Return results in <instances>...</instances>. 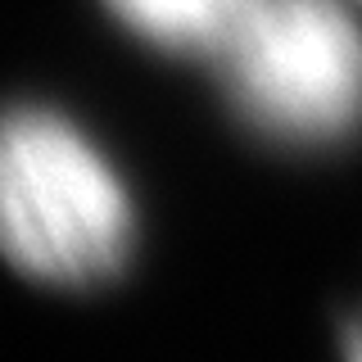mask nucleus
<instances>
[{
  "instance_id": "f257e3e1",
  "label": "nucleus",
  "mask_w": 362,
  "mask_h": 362,
  "mask_svg": "<svg viewBox=\"0 0 362 362\" xmlns=\"http://www.w3.org/2000/svg\"><path fill=\"white\" fill-rule=\"evenodd\" d=\"M0 254L50 286L105 281L132 254L118 173L50 109L0 113Z\"/></svg>"
},
{
  "instance_id": "f03ea898",
  "label": "nucleus",
  "mask_w": 362,
  "mask_h": 362,
  "mask_svg": "<svg viewBox=\"0 0 362 362\" xmlns=\"http://www.w3.org/2000/svg\"><path fill=\"white\" fill-rule=\"evenodd\" d=\"M222 82L258 132L344 141L362 122V28L335 0H245L218 41Z\"/></svg>"
},
{
  "instance_id": "7ed1b4c3",
  "label": "nucleus",
  "mask_w": 362,
  "mask_h": 362,
  "mask_svg": "<svg viewBox=\"0 0 362 362\" xmlns=\"http://www.w3.org/2000/svg\"><path fill=\"white\" fill-rule=\"evenodd\" d=\"M105 5L154 45L213 54L245 0H105Z\"/></svg>"
},
{
  "instance_id": "20e7f679",
  "label": "nucleus",
  "mask_w": 362,
  "mask_h": 362,
  "mask_svg": "<svg viewBox=\"0 0 362 362\" xmlns=\"http://www.w3.org/2000/svg\"><path fill=\"white\" fill-rule=\"evenodd\" d=\"M349 349H354V358H362V326L354 331V339H349Z\"/></svg>"
}]
</instances>
